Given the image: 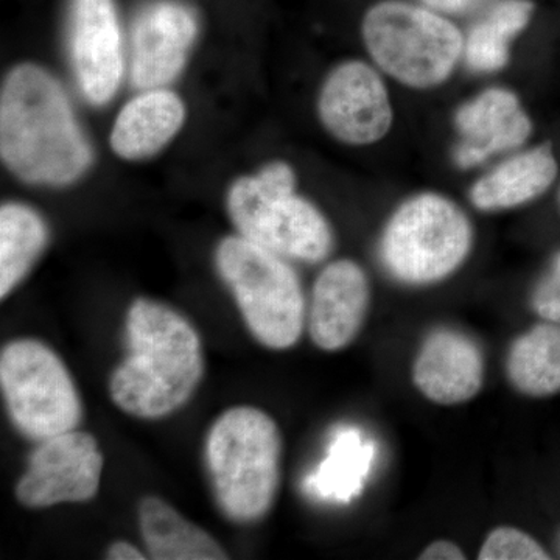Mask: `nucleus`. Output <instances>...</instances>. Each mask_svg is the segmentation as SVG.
Masks as SVG:
<instances>
[{
    "instance_id": "obj_18",
    "label": "nucleus",
    "mask_w": 560,
    "mask_h": 560,
    "mask_svg": "<svg viewBox=\"0 0 560 560\" xmlns=\"http://www.w3.org/2000/svg\"><path fill=\"white\" fill-rule=\"evenodd\" d=\"M138 522L147 555L153 560H226L228 551L215 537L187 521L160 497L139 501Z\"/></svg>"
},
{
    "instance_id": "obj_4",
    "label": "nucleus",
    "mask_w": 560,
    "mask_h": 560,
    "mask_svg": "<svg viewBox=\"0 0 560 560\" xmlns=\"http://www.w3.org/2000/svg\"><path fill=\"white\" fill-rule=\"evenodd\" d=\"M215 264L254 340L271 350L300 342L307 326V304L285 257L232 235L220 242Z\"/></svg>"
},
{
    "instance_id": "obj_11",
    "label": "nucleus",
    "mask_w": 560,
    "mask_h": 560,
    "mask_svg": "<svg viewBox=\"0 0 560 560\" xmlns=\"http://www.w3.org/2000/svg\"><path fill=\"white\" fill-rule=\"evenodd\" d=\"M70 50L77 80L88 101L95 105L110 101L124 72L114 0H72Z\"/></svg>"
},
{
    "instance_id": "obj_2",
    "label": "nucleus",
    "mask_w": 560,
    "mask_h": 560,
    "mask_svg": "<svg viewBox=\"0 0 560 560\" xmlns=\"http://www.w3.org/2000/svg\"><path fill=\"white\" fill-rule=\"evenodd\" d=\"M0 151L7 167L28 183L62 186L90 167V143L65 91L38 66H20L3 83Z\"/></svg>"
},
{
    "instance_id": "obj_26",
    "label": "nucleus",
    "mask_w": 560,
    "mask_h": 560,
    "mask_svg": "<svg viewBox=\"0 0 560 560\" xmlns=\"http://www.w3.org/2000/svg\"><path fill=\"white\" fill-rule=\"evenodd\" d=\"M105 558L108 560H145L149 555H145L131 541L116 540L109 545Z\"/></svg>"
},
{
    "instance_id": "obj_10",
    "label": "nucleus",
    "mask_w": 560,
    "mask_h": 560,
    "mask_svg": "<svg viewBox=\"0 0 560 560\" xmlns=\"http://www.w3.org/2000/svg\"><path fill=\"white\" fill-rule=\"evenodd\" d=\"M319 117L341 142L370 145L385 138L393 125V106L377 70L361 61L338 66L319 94Z\"/></svg>"
},
{
    "instance_id": "obj_14",
    "label": "nucleus",
    "mask_w": 560,
    "mask_h": 560,
    "mask_svg": "<svg viewBox=\"0 0 560 560\" xmlns=\"http://www.w3.org/2000/svg\"><path fill=\"white\" fill-rule=\"evenodd\" d=\"M412 382L433 404L452 407L470 401L485 382L480 346L463 331H431L412 364Z\"/></svg>"
},
{
    "instance_id": "obj_1",
    "label": "nucleus",
    "mask_w": 560,
    "mask_h": 560,
    "mask_svg": "<svg viewBox=\"0 0 560 560\" xmlns=\"http://www.w3.org/2000/svg\"><path fill=\"white\" fill-rule=\"evenodd\" d=\"M127 357L110 374V400L132 418L160 420L189 404L205 378L200 334L164 302L138 298L125 319Z\"/></svg>"
},
{
    "instance_id": "obj_5",
    "label": "nucleus",
    "mask_w": 560,
    "mask_h": 560,
    "mask_svg": "<svg viewBox=\"0 0 560 560\" xmlns=\"http://www.w3.org/2000/svg\"><path fill=\"white\" fill-rule=\"evenodd\" d=\"M228 210L238 235L285 259L316 264L334 248L329 221L296 194V178L285 162L235 180Z\"/></svg>"
},
{
    "instance_id": "obj_24",
    "label": "nucleus",
    "mask_w": 560,
    "mask_h": 560,
    "mask_svg": "<svg viewBox=\"0 0 560 560\" xmlns=\"http://www.w3.org/2000/svg\"><path fill=\"white\" fill-rule=\"evenodd\" d=\"M530 305L541 319L560 324V250L534 289Z\"/></svg>"
},
{
    "instance_id": "obj_7",
    "label": "nucleus",
    "mask_w": 560,
    "mask_h": 560,
    "mask_svg": "<svg viewBox=\"0 0 560 560\" xmlns=\"http://www.w3.org/2000/svg\"><path fill=\"white\" fill-rule=\"evenodd\" d=\"M0 388L14 429L33 442L77 430L83 400L65 361L36 338L9 341L0 352Z\"/></svg>"
},
{
    "instance_id": "obj_22",
    "label": "nucleus",
    "mask_w": 560,
    "mask_h": 560,
    "mask_svg": "<svg viewBox=\"0 0 560 560\" xmlns=\"http://www.w3.org/2000/svg\"><path fill=\"white\" fill-rule=\"evenodd\" d=\"M529 0H504L475 25L464 40V57L477 72H495L510 60L512 39L525 31L533 16Z\"/></svg>"
},
{
    "instance_id": "obj_19",
    "label": "nucleus",
    "mask_w": 560,
    "mask_h": 560,
    "mask_svg": "<svg viewBox=\"0 0 560 560\" xmlns=\"http://www.w3.org/2000/svg\"><path fill=\"white\" fill-rule=\"evenodd\" d=\"M511 385L525 396L560 393V324L544 320L511 346L506 363Z\"/></svg>"
},
{
    "instance_id": "obj_25",
    "label": "nucleus",
    "mask_w": 560,
    "mask_h": 560,
    "mask_svg": "<svg viewBox=\"0 0 560 560\" xmlns=\"http://www.w3.org/2000/svg\"><path fill=\"white\" fill-rule=\"evenodd\" d=\"M420 560H463L466 555L451 540H436L430 544L419 556Z\"/></svg>"
},
{
    "instance_id": "obj_16",
    "label": "nucleus",
    "mask_w": 560,
    "mask_h": 560,
    "mask_svg": "<svg viewBox=\"0 0 560 560\" xmlns=\"http://www.w3.org/2000/svg\"><path fill=\"white\" fill-rule=\"evenodd\" d=\"M184 117L186 109L178 95L164 90L143 92L120 110L110 131V147L124 160H145L175 138Z\"/></svg>"
},
{
    "instance_id": "obj_12",
    "label": "nucleus",
    "mask_w": 560,
    "mask_h": 560,
    "mask_svg": "<svg viewBox=\"0 0 560 560\" xmlns=\"http://www.w3.org/2000/svg\"><path fill=\"white\" fill-rule=\"evenodd\" d=\"M371 289L366 272L355 261H331L319 272L307 308V330L324 352L348 348L363 329L370 312Z\"/></svg>"
},
{
    "instance_id": "obj_13",
    "label": "nucleus",
    "mask_w": 560,
    "mask_h": 560,
    "mask_svg": "<svg viewBox=\"0 0 560 560\" xmlns=\"http://www.w3.org/2000/svg\"><path fill=\"white\" fill-rule=\"evenodd\" d=\"M197 31L194 11L183 3L161 0L140 11L132 31L136 86L158 90L171 83L183 69Z\"/></svg>"
},
{
    "instance_id": "obj_28",
    "label": "nucleus",
    "mask_w": 560,
    "mask_h": 560,
    "mask_svg": "<svg viewBox=\"0 0 560 560\" xmlns=\"http://www.w3.org/2000/svg\"><path fill=\"white\" fill-rule=\"evenodd\" d=\"M559 550H560V536H559Z\"/></svg>"
},
{
    "instance_id": "obj_6",
    "label": "nucleus",
    "mask_w": 560,
    "mask_h": 560,
    "mask_svg": "<svg viewBox=\"0 0 560 560\" xmlns=\"http://www.w3.org/2000/svg\"><path fill=\"white\" fill-rule=\"evenodd\" d=\"M474 231L448 198L420 194L390 217L381 241V257L394 279L407 285H430L447 279L466 261Z\"/></svg>"
},
{
    "instance_id": "obj_23",
    "label": "nucleus",
    "mask_w": 560,
    "mask_h": 560,
    "mask_svg": "<svg viewBox=\"0 0 560 560\" xmlns=\"http://www.w3.org/2000/svg\"><path fill=\"white\" fill-rule=\"evenodd\" d=\"M480 560H547L551 559L547 550L526 534L525 530L500 526L486 537L480 552Z\"/></svg>"
},
{
    "instance_id": "obj_21",
    "label": "nucleus",
    "mask_w": 560,
    "mask_h": 560,
    "mask_svg": "<svg viewBox=\"0 0 560 560\" xmlns=\"http://www.w3.org/2000/svg\"><path fill=\"white\" fill-rule=\"evenodd\" d=\"M372 458L374 448L363 444L359 431L342 429L335 434L327 458L305 480V486L320 499L349 501L361 489Z\"/></svg>"
},
{
    "instance_id": "obj_29",
    "label": "nucleus",
    "mask_w": 560,
    "mask_h": 560,
    "mask_svg": "<svg viewBox=\"0 0 560 560\" xmlns=\"http://www.w3.org/2000/svg\"><path fill=\"white\" fill-rule=\"evenodd\" d=\"M559 201H560V191H559Z\"/></svg>"
},
{
    "instance_id": "obj_8",
    "label": "nucleus",
    "mask_w": 560,
    "mask_h": 560,
    "mask_svg": "<svg viewBox=\"0 0 560 560\" xmlns=\"http://www.w3.org/2000/svg\"><path fill=\"white\" fill-rule=\"evenodd\" d=\"M372 60L405 86L429 90L452 75L464 55L463 35L436 11L383 2L363 22Z\"/></svg>"
},
{
    "instance_id": "obj_17",
    "label": "nucleus",
    "mask_w": 560,
    "mask_h": 560,
    "mask_svg": "<svg viewBox=\"0 0 560 560\" xmlns=\"http://www.w3.org/2000/svg\"><path fill=\"white\" fill-rule=\"evenodd\" d=\"M558 171L550 145L523 151L477 180L470 190L471 202L486 212L521 208L550 189Z\"/></svg>"
},
{
    "instance_id": "obj_20",
    "label": "nucleus",
    "mask_w": 560,
    "mask_h": 560,
    "mask_svg": "<svg viewBox=\"0 0 560 560\" xmlns=\"http://www.w3.org/2000/svg\"><path fill=\"white\" fill-rule=\"evenodd\" d=\"M49 241V230L28 206L7 202L0 209V300L24 282Z\"/></svg>"
},
{
    "instance_id": "obj_15",
    "label": "nucleus",
    "mask_w": 560,
    "mask_h": 560,
    "mask_svg": "<svg viewBox=\"0 0 560 560\" xmlns=\"http://www.w3.org/2000/svg\"><path fill=\"white\" fill-rule=\"evenodd\" d=\"M455 121L463 136L455 153L460 168L477 167L493 154L518 149L533 131L517 95L499 88L460 106Z\"/></svg>"
},
{
    "instance_id": "obj_9",
    "label": "nucleus",
    "mask_w": 560,
    "mask_h": 560,
    "mask_svg": "<svg viewBox=\"0 0 560 560\" xmlns=\"http://www.w3.org/2000/svg\"><path fill=\"white\" fill-rule=\"evenodd\" d=\"M103 467L105 456L95 436L79 429L68 431L36 442L14 495L28 510L86 503L101 490Z\"/></svg>"
},
{
    "instance_id": "obj_3",
    "label": "nucleus",
    "mask_w": 560,
    "mask_h": 560,
    "mask_svg": "<svg viewBox=\"0 0 560 560\" xmlns=\"http://www.w3.org/2000/svg\"><path fill=\"white\" fill-rule=\"evenodd\" d=\"M282 433L268 412L238 405L221 412L205 438V467L221 514L237 525L267 517L282 478Z\"/></svg>"
},
{
    "instance_id": "obj_27",
    "label": "nucleus",
    "mask_w": 560,
    "mask_h": 560,
    "mask_svg": "<svg viewBox=\"0 0 560 560\" xmlns=\"http://www.w3.org/2000/svg\"><path fill=\"white\" fill-rule=\"evenodd\" d=\"M427 7L434 11H444V13H458L470 5L471 0H423Z\"/></svg>"
}]
</instances>
